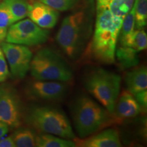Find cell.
<instances>
[{
    "label": "cell",
    "mask_w": 147,
    "mask_h": 147,
    "mask_svg": "<svg viewBox=\"0 0 147 147\" xmlns=\"http://www.w3.org/2000/svg\"><path fill=\"white\" fill-rule=\"evenodd\" d=\"M75 8L64 18L56 36L57 43L72 60L82 55L91 38L95 3L94 0H80Z\"/></svg>",
    "instance_id": "cell-1"
},
{
    "label": "cell",
    "mask_w": 147,
    "mask_h": 147,
    "mask_svg": "<svg viewBox=\"0 0 147 147\" xmlns=\"http://www.w3.org/2000/svg\"><path fill=\"white\" fill-rule=\"evenodd\" d=\"M24 121L41 133L50 134L63 138L74 140L76 136L65 113L49 106H34L24 115Z\"/></svg>",
    "instance_id": "cell-2"
},
{
    "label": "cell",
    "mask_w": 147,
    "mask_h": 147,
    "mask_svg": "<svg viewBox=\"0 0 147 147\" xmlns=\"http://www.w3.org/2000/svg\"><path fill=\"white\" fill-rule=\"evenodd\" d=\"M71 114L75 130L80 138H85L107 125L112 117L106 108L85 95L75 100Z\"/></svg>",
    "instance_id": "cell-3"
},
{
    "label": "cell",
    "mask_w": 147,
    "mask_h": 147,
    "mask_svg": "<svg viewBox=\"0 0 147 147\" xmlns=\"http://www.w3.org/2000/svg\"><path fill=\"white\" fill-rule=\"evenodd\" d=\"M121 78L117 74L96 68L90 71L84 79L88 91L112 115L121 90Z\"/></svg>",
    "instance_id": "cell-4"
},
{
    "label": "cell",
    "mask_w": 147,
    "mask_h": 147,
    "mask_svg": "<svg viewBox=\"0 0 147 147\" xmlns=\"http://www.w3.org/2000/svg\"><path fill=\"white\" fill-rule=\"evenodd\" d=\"M29 71L36 80L68 82L73 71L67 62L49 48L39 50L32 57Z\"/></svg>",
    "instance_id": "cell-5"
},
{
    "label": "cell",
    "mask_w": 147,
    "mask_h": 147,
    "mask_svg": "<svg viewBox=\"0 0 147 147\" xmlns=\"http://www.w3.org/2000/svg\"><path fill=\"white\" fill-rule=\"evenodd\" d=\"M49 36V30L39 27L30 18H23L9 27L5 40L10 43L32 47L45 44Z\"/></svg>",
    "instance_id": "cell-6"
},
{
    "label": "cell",
    "mask_w": 147,
    "mask_h": 147,
    "mask_svg": "<svg viewBox=\"0 0 147 147\" xmlns=\"http://www.w3.org/2000/svg\"><path fill=\"white\" fill-rule=\"evenodd\" d=\"M23 117V104L16 89L10 84L0 85V121L17 128Z\"/></svg>",
    "instance_id": "cell-7"
},
{
    "label": "cell",
    "mask_w": 147,
    "mask_h": 147,
    "mask_svg": "<svg viewBox=\"0 0 147 147\" xmlns=\"http://www.w3.org/2000/svg\"><path fill=\"white\" fill-rule=\"evenodd\" d=\"M119 33L112 29L95 27L91 49L97 60L105 63H115Z\"/></svg>",
    "instance_id": "cell-8"
},
{
    "label": "cell",
    "mask_w": 147,
    "mask_h": 147,
    "mask_svg": "<svg viewBox=\"0 0 147 147\" xmlns=\"http://www.w3.org/2000/svg\"><path fill=\"white\" fill-rule=\"evenodd\" d=\"M1 49L10 66L12 75L22 79L29 71L33 53L27 46L10 42H2Z\"/></svg>",
    "instance_id": "cell-9"
},
{
    "label": "cell",
    "mask_w": 147,
    "mask_h": 147,
    "mask_svg": "<svg viewBox=\"0 0 147 147\" xmlns=\"http://www.w3.org/2000/svg\"><path fill=\"white\" fill-rule=\"evenodd\" d=\"M67 91L64 82L35 79L27 87V94L32 100L54 101L63 98Z\"/></svg>",
    "instance_id": "cell-10"
},
{
    "label": "cell",
    "mask_w": 147,
    "mask_h": 147,
    "mask_svg": "<svg viewBox=\"0 0 147 147\" xmlns=\"http://www.w3.org/2000/svg\"><path fill=\"white\" fill-rule=\"evenodd\" d=\"M28 16L39 27L50 29L57 23L59 13L57 10L36 0L30 3Z\"/></svg>",
    "instance_id": "cell-11"
},
{
    "label": "cell",
    "mask_w": 147,
    "mask_h": 147,
    "mask_svg": "<svg viewBox=\"0 0 147 147\" xmlns=\"http://www.w3.org/2000/svg\"><path fill=\"white\" fill-rule=\"evenodd\" d=\"M86 139L78 140L76 144L82 147H121L122 146L119 131L115 129H108Z\"/></svg>",
    "instance_id": "cell-12"
},
{
    "label": "cell",
    "mask_w": 147,
    "mask_h": 147,
    "mask_svg": "<svg viewBox=\"0 0 147 147\" xmlns=\"http://www.w3.org/2000/svg\"><path fill=\"white\" fill-rule=\"evenodd\" d=\"M142 108L138 102L128 91H124L119 95L116 103L115 113L121 119H129L137 117Z\"/></svg>",
    "instance_id": "cell-13"
},
{
    "label": "cell",
    "mask_w": 147,
    "mask_h": 147,
    "mask_svg": "<svg viewBox=\"0 0 147 147\" xmlns=\"http://www.w3.org/2000/svg\"><path fill=\"white\" fill-rule=\"evenodd\" d=\"M125 84L127 91L135 95L147 89V69L145 66H140L128 71L125 76Z\"/></svg>",
    "instance_id": "cell-14"
},
{
    "label": "cell",
    "mask_w": 147,
    "mask_h": 147,
    "mask_svg": "<svg viewBox=\"0 0 147 147\" xmlns=\"http://www.w3.org/2000/svg\"><path fill=\"white\" fill-rule=\"evenodd\" d=\"M119 41L121 47H130L140 53L144 51L147 47L146 33L143 29H134L131 34Z\"/></svg>",
    "instance_id": "cell-15"
},
{
    "label": "cell",
    "mask_w": 147,
    "mask_h": 147,
    "mask_svg": "<svg viewBox=\"0 0 147 147\" xmlns=\"http://www.w3.org/2000/svg\"><path fill=\"white\" fill-rule=\"evenodd\" d=\"M36 130L31 127H19L11 136L15 146L34 147L36 146Z\"/></svg>",
    "instance_id": "cell-16"
},
{
    "label": "cell",
    "mask_w": 147,
    "mask_h": 147,
    "mask_svg": "<svg viewBox=\"0 0 147 147\" xmlns=\"http://www.w3.org/2000/svg\"><path fill=\"white\" fill-rule=\"evenodd\" d=\"M38 147H75L76 143L71 140L63 138L50 134H38L36 139Z\"/></svg>",
    "instance_id": "cell-17"
},
{
    "label": "cell",
    "mask_w": 147,
    "mask_h": 147,
    "mask_svg": "<svg viewBox=\"0 0 147 147\" xmlns=\"http://www.w3.org/2000/svg\"><path fill=\"white\" fill-rule=\"evenodd\" d=\"M136 51L127 47H121L116 51L115 57H117L119 65L122 69L136 67L139 63V58Z\"/></svg>",
    "instance_id": "cell-18"
},
{
    "label": "cell",
    "mask_w": 147,
    "mask_h": 147,
    "mask_svg": "<svg viewBox=\"0 0 147 147\" xmlns=\"http://www.w3.org/2000/svg\"><path fill=\"white\" fill-rule=\"evenodd\" d=\"M3 3L10 10L16 22L28 16L30 3L27 0H3Z\"/></svg>",
    "instance_id": "cell-19"
},
{
    "label": "cell",
    "mask_w": 147,
    "mask_h": 147,
    "mask_svg": "<svg viewBox=\"0 0 147 147\" xmlns=\"http://www.w3.org/2000/svg\"><path fill=\"white\" fill-rule=\"evenodd\" d=\"M135 29H143L147 23V0H135Z\"/></svg>",
    "instance_id": "cell-20"
},
{
    "label": "cell",
    "mask_w": 147,
    "mask_h": 147,
    "mask_svg": "<svg viewBox=\"0 0 147 147\" xmlns=\"http://www.w3.org/2000/svg\"><path fill=\"white\" fill-rule=\"evenodd\" d=\"M49 6L57 10L64 12L74 8L78 4L80 0H38Z\"/></svg>",
    "instance_id": "cell-21"
},
{
    "label": "cell",
    "mask_w": 147,
    "mask_h": 147,
    "mask_svg": "<svg viewBox=\"0 0 147 147\" xmlns=\"http://www.w3.org/2000/svg\"><path fill=\"white\" fill-rule=\"evenodd\" d=\"M134 13H135V5L134 3L131 10L125 16L123 19L122 26H121L120 33L119 36H120L119 40L123 39L128 34H131L135 29V17H134Z\"/></svg>",
    "instance_id": "cell-22"
},
{
    "label": "cell",
    "mask_w": 147,
    "mask_h": 147,
    "mask_svg": "<svg viewBox=\"0 0 147 147\" xmlns=\"http://www.w3.org/2000/svg\"><path fill=\"white\" fill-rule=\"evenodd\" d=\"M15 22L13 16L6 5L3 3V1L0 2V27L8 28Z\"/></svg>",
    "instance_id": "cell-23"
},
{
    "label": "cell",
    "mask_w": 147,
    "mask_h": 147,
    "mask_svg": "<svg viewBox=\"0 0 147 147\" xmlns=\"http://www.w3.org/2000/svg\"><path fill=\"white\" fill-rule=\"evenodd\" d=\"M9 76V69L3 51L0 49V83H2Z\"/></svg>",
    "instance_id": "cell-24"
},
{
    "label": "cell",
    "mask_w": 147,
    "mask_h": 147,
    "mask_svg": "<svg viewBox=\"0 0 147 147\" xmlns=\"http://www.w3.org/2000/svg\"><path fill=\"white\" fill-rule=\"evenodd\" d=\"M108 9L114 16L123 19L126 14L121 8V0H111L108 5Z\"/></svg>",
    "instance_id": "cell-25"
},
{
    "label": "cell",
    "mask_w": 147,
    "mask_h": 147,
    "mask_svg": "<svg viewBox=\"0 0 147 147\" xmlns=\"http://www.w3.org/2000/svg\"><path fill=\"white\" fill-rule=\"evenodd\" d=\"M134 97L138 102V104L140 105L141 107L146 108L147 106V91L144 90V91H140L138 93H136L134 95Z\"/></svg>",
    "instance_id": "cell-26"
},
{
    "label": "cell",
    "mask_w": 147,
    "mask_h": 147,
    "mask_svg": "<svg viewBox=\"0 0 147 147\" xmlns=\"http://www.w3.org/2000/svg\"><path fill=\"white\" fill-rule=\"evenodd\" d=\"M0 147H15V144H14L12 136H10L4 138H1L0 139Z\"/></svg>",
    "instance_id": "cell-27"
},
{
    "label": "cell",
    "mask_w": 147,
    "mask_h": 147,
    "mask_svg": "<svg viewBox=\"0 0 147 147\" xmlns=\"http://www.w3.org/2000/svg\"><path fill=\"white\" fill-rule=\"evenodd\" d=\"M111 0H95V10L108 8Z\"/></svg>",
    "instance_id": "cell-28"
},
{
    "label": "cell",
    "mask_w": 147,
    "mask_h": 147,
    "mask_svg": "<svg viewBox=\"0 0 147 147\" xmlns=\"http://www.w3.org/2000/svg\"><path fill=\"white\" fill-rule=\"evenodd\" d=\"M9 128H10V127L8 125L0 121V139L8 133Z\"/></svg>",
    "instance_id": "cell-29"
},
{
    "label": "cell",
    "mask_w": 147,
    "mask_h": 147,
    "mask_svg": "<svg viewBox=\"0 0 147 147\" xmlns=\"http://www.w3.org/2000/svg\"><path fill=\"white\" fill-rule=\"evenodd\" d=\"M8 28H1L0 27V41H3L5 39Z\"/></svg>",
    "instance_id": "cell-30"
},
{
    "label": "cell",
    "mask_w": 147,
    "mask_h": 147,
    "mask_svg": "<svg viewBox=\"0 0 147 147\" xmlns=\"http://www.w3.org/2000/svg\"><path fill=\"white\" fill-rule=\"evenodd\" d=\"M118 1H121V0H118Z\"/></svg>",
    "instance_id": "cell-31"
}]
</instances>
